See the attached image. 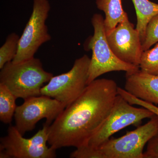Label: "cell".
I'll list each match as a JSON object with an SVG mask.
<instances>
[{"mask_svg": "<svg viewBox=\"0 0 158 158\" xmlns=\"http://www.w3.org/2000/svg\"><path fill=\"white\" fill-rule=\"evenodd\" d=\"M111 79H96L50 125L48 144L57 150L87 145L109 116L118 95Z\"/></svg>", "mask_w": 158, "mask_h": 158, "instance_id": "1", "label": "cell"}, {"mask_svg": "<svg viewBox=\"0 0 158 158\" xmlns=\"http://www.w3.org/2000/svg\"><path fill=\"white\" fill-rule=\"evenodd\" d=\"M1 69L0 83L17 98L24 100L41 95L44 84L53 77L52 73L44 69L41 61L35 57L18 63L11 61Z\"/></svg>", "mask_w": 158, "mask_h": 158, "instance_id": "2", "label": "cell"}, {"mask_svg": "<svg viewBox=\"0 0 158 158\" xmlns=\"http://www.w3.org/2000/svg\"><path fill=\"white\" fill-rule=\"evenodd\" d=\"M94 34L88 39L87 47L92 52L88 71V85L104 74L113 71H135L139 66L123 62L113 52L108 43L101 15H94L91 19Z\"/></svg>", "mask_w": 158, "mask_h": 158, "instance_id": "3", "label": "cell"}, {"mask_svg": "<svg viewBox=\"0 0 158 158\" xmlns=\"http://www.w3.org/2000/svg\"><path fill=\"white\" fill-rule=\"evenodd\" d=\"M50 125L46 122L42 128L29 138H24L15 126H10L7 135L0 139V158H56V150L47 144Z\"/></svg>", "mask_w": 158, "mask_h": 158, "instance_id": "4", "label": "cell"}, {"mask_svg": "<svg viewBox=\"0 0 158 158\" xmlns=\"http://www.w3.org/2000/svg\"><path fill=\"white\" fill-rule=\"evenodd\" d=\"M90 58L85 55L65 73L53 76L40 90L41 95L56 99L65 107L79 97L88 85Z\"/></svg>", "mask_w": 158, "mask_h": 158, "instance_id": "5", "label": "cell"}, {"mask_svg": "<svg viewBox=\"0 0 158 158\" xmlns=\"http://www.w3.org/2000/svg\"><path fill=\"white\" fill-rule=\"evenodd\" d=\"M50 9L48 0H34L33 11L20 37L17 54L12 61L13 63L34 58L40 47L51 40L52 37L46 24Z\"/></svg>", "mask_w": 158, "mask_h": 158, "instance_id": "6", "label": "cell"}, {"mask_svg": "<svg viewBox=\"0 0 158 158\" xmlns=\"http://www.w3.org/2000/svg\"><path fill=\"white\" fill-rule=\"evenodd\" d=\"M141 107L133 106L118 94L109 116L87 145L98 148L120 130L132 125L140 124L143 119L150 118L155 115L150 110Z\"/></svg>", "mask_w": 158, "mask_h": 158, "instance_id": "7", "label": "cell"}, {"mask_svg": "<svg viewBox=\"0 0 158 158\" xmlns=\"http://www.w3.org/2000/svg\"><path fill=\"white\" fill-rule=\"evenodd\" d=\"M158 130V116L127 132L120 138H110L98 148L104 158H144L143 149Z\"/></svg>", "mask_w": 158, "mask_h": 158, "instance_id": "8", "label": "cell"}, {"mask_svg": "<svg viewBox=\"0 0 158 158\" xmlns=\"http://www.w3.org/2000/svg\"><path fill=\"white\" fill-rule=\"evenodd\" d=\"M65 106L56 99L40 95L24 100L17 106L14 117L15 126L23 135L34 129L36 124L42 118L52 124L62 113Z\"/></svg>", "mask_w": 158, "mask_h": 158, "instance_id": "9", "label": "cell"}, {"mask_svg": "<svg viewBox=\"0 0 158 158\" xmlns=\"http://www.w3.org/2000/svg\"><path fill=\"white\" fill-rule=\"evenodd\" d=\"M106 37L110 47L117 58L139 66L144 52L142 42L138 31L128 18L118 23L106 34Z\"/></svg>", "mask_w": 158, "mask_h": 158, "instance_id": "10", "label": "cell"}, {"mask_svg": "<svg viewBox=\"0 0 158 158\" xmlns=\"http://www.w3.org/2000/svg\"><path fill=\"white\" fill-rule=\"evenodd\" d=\"M124 89L137 98L158 105V75L151 74L140 69L126 73Z\"/></svg>", "mask_w": 158, "mask_h": 158, "instance_id": "11", "label": "cell"}, {"mask_svg": "<svg viewBox=\"0 0 158 158\" xmlns=\"http://www.w3.org/2000/svg\"><path fill=\"white\" fill-rule=\"evenodd\" d=\"M96 5L106 15L104 25L106 34L128 18L123 8L122 0H97Z\"/></svg>", "mask_w": 158, "mask_h": 158, "instance_id": "12", "label": "cell"}, {"mask_svg": "<svg viewBox=\"0 0 158 158\" xmlns=\"http://www.w3.org/2000/svg\"><path fill=\"white\" fill-rule=\"evenodd\" d=\"M137 17L136 30L140 35L141 42L145 39L146 28L150 21L158 14V4L149 0H132Z\"/></svg>", "mask_w": 158, "mask_h": 158, "instance_id": "13", "label": "cell"}, {"mask_svg": "<svg viewBox=\"0 0 158 158\" xmlns=\"http://www.w3.org/2000/svg\"><path fill=\"white\" fill-rule=\"evenodd\" d=\"M16 97L6 86L0 83V120L6 124L10 123L17 106Z\"/></svg>", "mask_w": 158, "mask_h": 158, "instance_id": "14", "label": "cell"}, {"mask_svg": "<svg viewBox=\"0 0 158 158\" xmlns=\"http://www.w3.org/2000/svg\"><path fill=\"white\" fill-rule=\"evenodd\" d=\"M20 36L15 33L9 34L0 48V69L11 62L17 54Z\"/></svg>", "mask_w": 158, "mask_h": 158, "instance_id": "15", "label": "cell"}, {"mask_svg": "<svg viewBox=\"0 0 158 158\" xmlns=\"http://www.w3.org/2000/svg\"><path fill=\"white\" fill-rule=\"evenodd\" d=\"M139 67L148 73L158 75V43L153 48L143 52Z\"/></svg>", "mask_w": 158, "mask_h": 158, "instance_id": "16", "label": "cell"}, {"mask_svg": "<svg viewBox=\"0 0 158 158\" xmlns=\"http://www.w3.org/2000/svg\"><path fill=\"white\" fill-rule=\"evenodd\" d=\"M158 43V14L150 21L147 28L145 39L142 43L143 51L149 49L152 45Z\"/></svg>", "mask_w": 158, "mask_h": 158, "instance_id": "17", "label": "cell"}, {"mask_svg": "<svg viewBox=\"0 0 158 158\" xmlns=\"http://www.w3.org/2000/svg\"><path fill=\"white\" fill-rule=\"evenodd\" d=\"M71 158H104L98 148H94L88 145L77 148L70 154Z\"/></svg>", "mask_w": 158, "mask_h": 158, "instance_id": "18", "label": "cell"}, {"mask_svg": "<svg viewBox=\"0 0 158 158\" xmlns=\"http://www.w3.org/2000/svg\"><path fill=\"white\" fill-rule=\"evenodd\" d=\"M144 158H158V130L147 143Z\"/></svg>", "mask_w": 158, "mask_h": 158, "instance_id": "19", "label": "cell"}, {"mask_svg": "<svg viewBox=\"0 0 158 158\" xmlns=\"http://www.w3.org/2000/svg\"><path fill=\"white\" fill-rule=\"evenodd\" d=\"M128 101L131 105H136L150 110L158 116V107L152 104L148 103L135 97L131 95L128 98Z\"/></svg>", "mask_w": 158, "mask_h": 158, "instance_id": "20", "label": "cell"}]
</instances>
